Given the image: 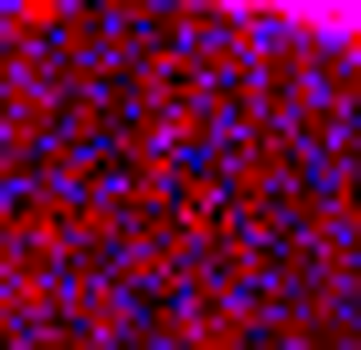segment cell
<instances>
[{
    "instance_id": "cell-1",
    "label": "cell",
    "mask_w": 361,
    "mask_h": 350,
    "mask_svg": "<svg viewBox=\"0 0 361 350\" xmlns=\"http://www.w3.org/2000/svg\"><path fill=\"white\" fill-rule=\"evenodd\" d=\"M308 32H340V43H361V11H308Z\"/></svg>"
}]
</instances>
